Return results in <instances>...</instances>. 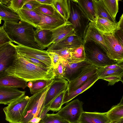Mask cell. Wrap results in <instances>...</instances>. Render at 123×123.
<instances>
[{
	"instance_id": "1",
	"label": "cell",
	"mask_w": 123,
	"mask_h": 123,
	"mask_svg": "<svg viewBox=\"0 0 123 123\" xmlns=\"http://www.w3.org/2000/svg\"><path fill=\"white\" fill-rule=\"evenodd\" d=\"M7 75L21 78L27 82L39 80L55 79L54 69H45L29 62L17 53L12 64L6 71Z\"/></svg>"
},
{
	"instance_id": "2",
	"label": "cell",
	"mask_w": 123,
	"mask_h": 123,
	"mask_svg": "<svg viewBox=\"0 0 123 123\" xmlns=\"http://www.w3.org/2000/svg\"><path fill=\"white\" fill-rule=\"evenodd\" d=\"M4 29L9 38L18 45L42 50L35 42L34 27L25 22L4 21Z\"/></svg>"
},
{
	"instance_id": "3",
	"label": "cell",
	"mask_w": 123,
	"mask_h": 123,
	"mask_svg": "<svg viewBox=\"0 0 123 123\" xmlns=\"http://www.w3.org/2000/svg\"><path fill=\"white\" fill-rule=\"evenodd\" d=\"M53 81L30 97L20 123H30L33 118H39L44 107L46 93Z\"/></svg>"
},
{
	"instance_id": "4",
	"label": "cell",
	"mask_w": 123,
	"mask_h": 123,
	"mask_svg": "<svg viewBox=\"0 0 123 123\" xmlns=\"http://www.w3.org/2000/svg\"><path fill=\"white\" fill-rule=\"evenodd\" d=\"M86 60L97 67L117 63L110 59L101 47L93 41L83 43Z\"/></svg>"
},
{
	"instance_id": "5",
	"label": "cell",
	"mask_w": 123,
	"mask_h": 123,
	"mask_svg": "<svg viewBox=\"0 0 123 123\" xmlns=\"http://www.w3.org/2000/svg\"><path fill=\"white\" fill-rule=\"evenodd\" d=\"M69 8V16L68 21L72 24L76 34L84 40L89 21L73 0H70Z\"/></svg>"
},
{
	"instance_id": "6",
	"label": "cell",
	"mask_w": 123,
	"mask_h": 123,
	"mask_svg": "<svg viewBox=\"0 0 123 123\" xmlns=\"http://www.w3.org/2000/svg\"><path fill=\"white\" fill-rule=\"evenodd\" d=\"M30 97L24 96L12 102L3 109L6 120L10 123H20Z\"/></svg>"
},
{
	"instance_id": "7",
	"label": "cell",
	"mask_w": 123,
	"mask_h": 123,
	"mask_svg": "<svg viewBox=\"0 0 123 123\" xmlns=\"http://www.w3.org/2000/svg\"><path fill=\"white\" fill-rule=\"evenodd\" d=\"M83 104L78 99H75L67 104L57 114L70 123H78L84 111Z\"/></svg>"
},
{
	"instance_id": "8",
	"label": "cell",
	"mask_w": 123,
	"mask_h": 123,
	"mask_svg": "<svg viewBox=\"0 0 123 123\" xmlns=\"http://www.w3.org/2000/svg\"><path fill=\"white\" fill-rule=\"evenodd\" d=\"M107 47L106 54L111 60L117 63L123 62V45L115 37L113 34L103 36Z\"/></svg>"
},
{
	"instance_id": "9",
	"label": "cell",
	"mask_w": 123,
	"mask_h": 123,
	"mask_svg": "<svg viewBox=\"0 0 123 123\" xmlns=\"http://www.w3.org/2000/svg\"><path fill=\"white\" fill-rule=\"evenodd\" d=\"M17 54L12 42L3 44L0 49V78L7 75L5 71L12 64Z\"/></svg>"
},
{
	"instance_id": "10",
	"label": "cell",
	"mask_w": 123,
	"mask_h": 123,
	"mask_svg": "<svg viewBox=\"0 0 123 123\" xmlns=\"http://www.w3.org/2000/svg\"><path fill=\"white\" fill-rule=\"evenodd\" d=\"M14 46L17 53L20 55L37 59L45 63L49 68L54 69L51 60L46 51L19 45H14Z\"/></svg>"
},
{
	"instance_id": "11",
	"label": "cell",
	"mask_w": 123,
	"mask_h": 123,
	"mask_svg": "<svg viewBox=\"0 0 123 123\" xmlns=\"http://www.w3.org/2000/svg\"><path fill=\"white\" fill-rule=\"evenodd\" d=\"M92 65L86 60L78 63L65 60L63 78L70 82L77 78L88 67Z\"/></svg>"
},
{
	"instance_id": "12",
	"label": "cell",
	"mask_w": 123,
	"mask_h": 123,
	"mask_svg": "<svg viewBox=\"0 0 123 123\" xmlns=\"http://www.w3.org/2000/svg\"><path fill=\"white\" fill-rule=\"evenodd\" d=\"M68 83V81L64 78L54 80L46 93L44 107H47L56 97L66 91Z\"/></svg>"
},
{
	"instance_id": "13",
	"label": "cell",
	"mask_w": 123,
	"mask_h": 123,
	"mask_svg": "<svg viewBox=\"0 0 123 123\" xmlns=\"http://www.w3.org/2000/svg\"><path fill=\"white\" fill-rule=\"evenodd\" d=\"M36 11L40 15L41 20L37 29L53 30L64 25L66 22L60 14L51 16Z\"/></svg>"
},
{
	"instance_id": "14",
	"label": "cell",
	"mask_w": 123,
	"mask_h": 123,
	"mask_svg": "<svg viewBox=\"0 0 123 123\" xmlns=\"http://www.w3.org/2000/svg\"><path fill=\"white\" fill-rule=\"evenodd\" d=\"M97 67L93 65L87 68L75 80L68 82L67 92L69 94L82 85L91 76L97 73Z\"/></svg>"
},
{
	"instance_id": "15",
	"label": "cell",
	"mask_w": 123,
	"mask_h": 123,
	"mask_svg": "<svg viewBox=\"0 0 123 123\" xmlns=\"http://www.w3.org/2000/svg\"><path fill=\"white\" fill-rule=\"evenodd\" d=\"M84 40L76 34L70 36L58 43H53L48 48L47 51L54 50L62 49H74L83 44Z\"/></svg>"
},
{
	"instance_id": "16",
	"label": "cell",
	"mask_w": 123,
	"mask_h": 123,
	"mask_svg": "<svg viewBox=\"0 0 123 123\" xmlns=\"http://www.w3.org/2000/svg\"><path fill=\"white\" fill-rule=\"evenodd\" d=\"M25 91L17 88L0 86V104L8 105L12 102L24 96Z\"/></svg>"
},
{
	"instance_id": "17",
	"label": "cell",
	"mask_w": 123,
	"mask_h": 123,
	"mask_svg": "<svg viewBox=\"0 0 123 123\" xmlns=\"http://www.w3.org/2000/svg\"><path fill=\"white\" fill-rule=\"evenodd\" d=\"M90 40L93 41L100 45L106 53L107 47L103 35L97 30L94 23L90 22L89 23L86 30L84 43Z\"/></svg>"
},
{
	"instance_id": "18",
	"label": "cell",
	"mask_w": 123,
	"mask_h": 123,
	"mask_svg": "<svg viewBox=\"0 0 123 123\" xmlns=\"http://www.w3.org/2000/svg\"><path fill=\"white\" fill-rule=\"evenodd\" d=\"M34 38L39 47L43 50L53 43V31L48 30L37 29L35 31Z\"/></svg>"
},
{
	"instance_id": "19",
	"label": "cell",
	"mask_w": 123,
	"mask_h": 123,
	"mask_svg": "<svg viewBox=\"0 0 123 123\" xmlns=\"http://www.w3.org/2000/svg\"><path fill=\"white\" fill-rule=\"evenodd\" d=\"M94 24L98 31L104 36H108L113 34L118 27L117 22L115 23L98 16L96 17Z\"/></svg>"
},
{
	"instance_id": "20",
	"label": "cell",
	"mask_w": 123,
	"mask_h": 123,
	"mask_svg": "<svg viewBox=\"0 0 123 123\" xmlns=\"http://www.w3.org/2000/svg\"><path fill=\"white\" fill-rule=\"evenodd\" d=\"M106 113L83 111L78 123H109Z\"/></svg>"
},
{
	"instance_id": "21",
	"label": "cell",
	"mask_w": 123,
	"mask_h": 123,
	"mask_svg": "<svg viewBox=\"0 0 123 123\" xmlns=\"http://www.w3.org/2000/svg\"><path fill=\"white\" fill-rule=\"evenodd\" d=\"M52 31L54 43H58L70 36L76 34L72 24L68 21L64 25Z\"/></svg>"
},
{
	"instance_id": "22",
	"label": "cell",
	"mask_w": 123,
	"mask_h": 123,
	"mask_svg": "<svg viewBox=\"0 0 123 123\" xmlns=\"http://www.w3.org/2000/svg\"><path fill=\"white\" fill-rule=\"evenodd\" d=\"M98 80L97 73L91 76L81 86L71 93L68 94L66 91L64 93L62 104L67 103L79 94L87 90Z\"/></svg>"
},
{
	"instance_id": "23",
	"label": "cell",
	"mask_w": 123,
	"mask_h": 123,
	"mask_svg": "<svg viewBox=\"0 0 123 123\" xmlns=\"http://www.w3.org/2000/svg\"><path fill=\"white\" fill-rule=\"evenodd\" d=\"M20 20L27 23L37 28L41 20L40 15L36 10H31L22 8L17 12Z\"/></svg>"
},
{
	"instance_id": "24",
	"label": "cell",
	"mask_w": 123,
	"mask_h": 123,
	"mask_svg": "<svg viewBox=\"0 0 123 123\" xmlns=\"http://www.w3.org/2000/svg\"><path fill=\"white\" fill-rule=\"evenodd\" d=\"M0 86L24 89L27 86V82L18 77L7 75L0 78Z\"/></svg>"
},
{
	"instance_id": "25",
	"label": "cell",
	"mask_w": 123,
	"mask_h": 123,
	"mask_svg": "<svg viewBox=\"0 0 123 123\" xmlns=\"http://www.w3.org/2000/svg\"><path fill=\"white\" fill-rule=\"evenodd\" d=\"M89 20L94 23L96 18L92 0H73Z\"/></svg>"
},
{
	"instance_id": "26",
	"label": "cell",
	"mask_w": 123,
	"mask_h": 123,
	"mask_svg": "<svg viewBox=\"0 0 123 123\" xmlns=\"http://www.w3.org/2000/svg\"><path fill=\"white\" fill-rule=\"evenodd\" d=\"M70 0H52V5L66 21L70 14Z\"/></svg>"
},
{
	"instance_id": "27",
	"label": "cell",
	"mask_w": 123,
	"mask_h": 123,
	"mask_svg": "<svg viewBox=\"0 0 123 123\" xmlns=\"http://www.w3.org/2000/svg\"><path fill=\"white\" fill-rule=\"evenodd\" d=\"M106 113L107 116L110 122L117 121L123 118V97L120 102L113 105Z\"/></svg>"
},
{
	"instance_id": "28",
	"label": "cell",
	"mask_w": 123,
	"mask_h": 123,
	"mask_svg": "<svg viewBox=\"0 0 123 123\" xmlns=\"http://www.w3.org/2000/svg\"><path fill=\"white\" fill-rule=\"evenodd\" d=\"M0 0V16L4 21L18 22L20 20L17 13L7 6L1 3Z\"/></svg>"
},
{
	"instance_id": "29",
	"label": "cell",
	"mask_w": 123,
	"mask_h": 123,
	"mask_svg": "<svg viewBox=\"0 0 123 123\" xmlns=\"http://www.w3.org/2000/svg\"><path fill=\"white\" fill-rule=\"evenodd\" d=\"M104 7L114 22L116 23V18L119 9L118 0H102Z\"/></svg>"
},
{
	"instance_id": "30",
	"label": "cell",
	"mask_w": 123,
	"mask_h": 123,
	"mask_svg": "<svg viewBox=\"0 0 123 123\" xmlns=\"http://www.w3.org/2000/svg\"><path fill=\"white\" fill-rule=\"evenodd\" d=\"M71 54L70 62L78 63L86 60L85 51L83 44L73 49Z\"/></svg>"
},
{
	"instance_id": "31",
	"label": "cell",
	"mask_w": 123,
	"mask_h": 123,
	"mask_svg": "<svg viewBox=\"0 0 123 123\" xmlns=\"http://www.w3.org/2000/svg\"><path fill=\"white\" fill-rule=\"evenodd\" d=\"M92 1L96 18L98 16L114 22L105 9L102 0H92Z\"/></svg>"
},
{
	"instance_id": "32",
	"label": "cell",
	"mask_w": 123,
	"mask_h": 123,
	"mask_svg": "<svg viewBox=\"0 0 123 123\" xmlns=\"http://www.w3.org/2000/svg\"><path fill=\"white\" fill-rule=\"evenodd\" d=\"M64 91L62 92L50 103L47 107L49 111H59L61 108L65 92Z\"/></svg>"
},
{
	"instance_id": "33",
	"label": "cell",
	"mask_w": 123,
	"mask_h": 123,
	"mask_svg": "<svg viewBox=\"0 0 123 123\" xmlns=\"http://www.w3.org/2000/svg\"><path fill=\"white\" fill-rule=\"evenodd\" d=\"M42 121L43 123H70L57 113H47Z\"/></svg>"
},
{
	"instance_id": "34",
	"label": "cell",
	"mask_w": 123,
	"mask_h": 123,
	"mask_svg": "<svg viewBox=\"0 0 123 123\" xmlns=\"http://www.w3.org/2000/svg\"><path fill=\"white\" fill-rule=\"evenodd\" d=\"M53 80H39L31 81L33 83V86L31 88H29L31 93L34 94L39 90L45 88Z\"/></svg>"
},
{
	"instance_id": "35",
	"label": "cell",
	"mask_w": 123,
	"mask_h": 123,
	"mask_svg": "<svg viewBox=\"0 0 123 123\" xmlns=\"http://www.w3.org/2000/svg\"><path fill=\"white\" fill-rule=\"evenodd\" d=\"M97 73L98 80L105 76H109L117 75L123 76V69H122L103 70H99L97 69Z\"/></svg>"
},
{
	"instance_id": "36",
	"label": "cell",
	"mask_w": 123,
	"mask_h": 123,
	"mask_svg": "<svg viewBox=\"0 0 123 123\" xmlns=\"http://www.w3.org/2000/svg\"><path fill=\"white\" fill-rule=\"evenodd\" d=\"M35 10L51 16L60 14L52 5L41 4Z\"/></svg>"
},
{
	"instance_id": "37",
	"label": "cell",
	"mask_w": 123,
	"mask_h": 123,
	"mask_svg": "<svg viewBox=\"0 0 123 123\" xmlns=\"http://www.w3.org/2000/svg\"><path fill=\"white\" fill-rule=\"evenodd\" d=\"M118 27L113 34L118 41L123 45V14L117 22Z\"/></svg>"
},
{
	"instance_id": "38",
	"label": "cell",
	"mask_w": 123,
	"mask_h": 123,
	"mask_svg": "<svg viewBox=\"0 0 123 123\" xmlns=\"http://www.w3.org/2000/svg\"><path fill=\"white\" fill-rule=\"evenodd\" d=\"M73 49H62L54 50H49L47 52H51L55 53L62 57L65 60L70 62L71 57V52Z\"/></svg>"
},
{
	"instance_id": "39",
	"label": "cell",
	"mask_w": 123,
	"mask_h": 123,
	"mask_svg": "<svg viewBox=\"0 0 123 123\" xmlns=\"http://www.w3.org/2000/svg\"><path fill=\"white\" fill-rule=\"evenodd\" d=\"M65 60L61 57L59 60L56 68L54 69L55 79H60L63 78Z\"/></svg>"
},
{
	"instance_id": "40",
	"label": "cell",
	"mask_w": 123,
	"mask_h": 123,
	"mask_svg": "<svg viewBox=\"0 0 123 123\" xmlns=\"http://www.w3.org/2000/svg\"><path fill=\"white\" fill-rule=\"evenodd\" d=\"M28 0H10L7 6L17 13L18 10L23 8Z\"/></svg>"
},
{
	"instance_id": "41",
	"label": "cell",
	"mask_w": 123,
	"mask_h": 123,
	"mask_svg": "<svg viewBox=\"0 0 123 123\" xmlns=\"http://www.w3.org/2000/svg\"><path fill=\"white\" fill-rule=\"evenodd\" d=\"M123 77L117 75H111L105 76L101 79L107 81L108 82V86L114 85L116 83L121 81L123 83Z\"/></svg>"
},
{
	"instance_id": "42",
	"label": "cell",
	"mask_w": 123,
	"mask_h": 123,
	"mask_svg": "<svg viewBox=\"0 0 123 123\" xmlns=\"http://www.w3.org/2000/svg\"><path fill=\"white\" fill-rule=\"evenodd\" d=\"M10 42H13L5 31L3 26L0 27V46Z\"/></svg>"
},
{
	"instance_id": "43",
	"label": "cell",
	"mask_w": 123,
	"mask_h": 123,
	"mask_svg": "<svg viewBox=\"0 0 123 123\" xmlns=\"http://www.w3.org/2000/svg\"><path fill=\"white\" fill-rule=\"evenodd\" d=\"M21 55L29 62L35 65L45 69H52L49 68L45 63L37 59L27 56Z\"/></svg>"
},
{
	"instance_id": "44",
	"label": "cell",
	"mask_w": 123,
	"mask_h": 123,
	"mask_svg": "<svg viewBox=\"0 0 123 123\" xmlns=\"http://www.w3.org/2000/svg\"><path fill=\"white\" fill-rule=\"evenodd\" d=\"M41 5L36 0H28L24 5L22 8L33 11Z\"/></svg>"
},
{
	"instance_id": "45",
	"label": "cell",
	"mask_w": 123,
	"mask_h": 123,
	"mask_svg": "<svg viewBox=\"0 0 123 123\" xmlns=\"http://www.w3.org/2000/svg\"><path fill=\"white\" fill-rule=\"evenodd\" d=\"M97 69L99 70H114L119 69H123V63H116L115 64L108 65L104 67H97Z\"/></svg>"
},
{
	"instance_id": "46",
	"label": "cell",
	"mask_w": 123,
	"mask_h": 123,
	"mask_svg": "<svg viewBox=\"0 0 123 123\" xmlns=\"http://www.w3.org/2000/svg\"><path fill=\"white\" fill-rule=\"evenodd\" d=\"M53 65L54 69L57 67L60 58L62 57L57 54L53 52H48Z\"/></svg>"
},
{
	"instance_id": "47",
	"label": "cell",
	"mask_w": 123,
	"mask_h": 123,
	"mask_svg": "<svg viewBox=\"0 0 123 123\" xmlns=\"http://www.w3.org/2000/svg\"><path fill=\"white\" fill-rule=\"evenodd\" d=\"M49 110L47 106L43 107L41 113L39 118L42 121L47 112Z\"/></svg>"
},
{
	"instance_id": "48",
	"label": "cell",
	"mask_w": 123,
	"mask_h": 123,
	"mask_svg": "<svg viewBox=\"0 0 123 123\" xmlns=\"http://www.w3.org/2000/svg\"><path fill=\"white\" fill-rule=\"evenodd\" d=\"M41 4L52 5V0H36Z\"/></svg>"
},
{
	"instance_id": "49",
	"label": "cell",
	"mask_w": 123,
	"mask_h": 123,
	"mask_svg": "<svg viewBox=\"0 0 123 123\" xmlns=\"http://www.w3.org/2000/svg\"><path fill=\"white\" fill-rule=\"evenodd\" d=\"M33 86V83L31 81H29L27 84V86L29 88H31Z\"/></svg>"
},
{
	"instance_id": "50",
	"label": "cell",
	"mask_w": 123,
	"mask_h": 123,
	"mask_svg": "<svg viewBox=\"0 0 123 123\" xmlns=\"http://www.w3.org/2000/svg\"><path fill=\"white\" fill-rule=\"evenodd\" d=\"M120 120L117 121H115L113 122H111L109 123H119Z\"/></svg>"
},
{
	"instance_id": "51",
	"label": "cell",
	"mask_w": 123,
	"mask_h": 123,
	"mask_svg": "<svg viewBox=\"0 0 123 123\" xmlns=\"http://www.w3.org/2000/svg\"><path fill=\"white\" fill-rule=\"evenodd\" d=\"M119 123H123V118L121 119L120 120Z\"/></svg>"
},
{
	"instance_id": "52",
	"label": "cell",
	"mask_w": 123,
	"mask_h": 123,
	"mask_svg": "<svg viewBox=\"0 0 123 123\" xmlns=\"http://www.w3.org/2000/svg\"><path fill=\"white\" fill-rule=\"evenodd\" d=\"M2 19L1 18V17L0 16V24H1V20H2Z\"/></svg>"
},
{
	"instance_id": "53",
	"label": "cell",
	"mask_w": 123,
	"mask_h": 123,
	"mask_svg": "<svg viewBox=\"0 0 123 123\" xmlns=\"http://www.w3.org/2000/svg\"><path fill=\"white\" fill-rule=\"evenodd\" d=\"M39 123H43L42 121H41Z\"/></svg>"
},
{
	"instance_id": "54",
	"label": "cell",
	"mask_w": 123,
	"mask_h": 123,
	"mask_svg": "<svg viewBox=\"0 0 123 123\" xmlns=\"http://www.w3.org/2000/svg\"><path fill=\"white\" fill-rule=\"evenodd\" d=\"M3 45L0 46V49L2 47Z\"/></svg>"
}]
</instances>
